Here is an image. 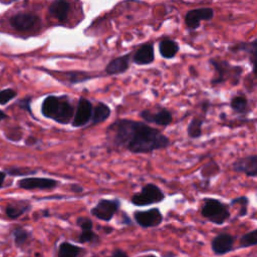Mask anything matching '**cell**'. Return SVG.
<instances>
[{
  "mask_svg": "<svg viewBox=\"0 0 257 257\" xmlns=\"http://www.w3.org/2000/svg\"><path fill=\"white\" fill-rule=\"evenodd\" d=\"M108 140L134 154H148L170 146V140L161 131L145 122L127 118L113 121L106 130Z\"/></svg>",
  "mask_w": 257,
  "mask_h": 257,
  "instance_id": "6da1fadb",
  "label": "cell"
},
{
  "mask_svg": "<svg viewBox=\"0 0 257 257\" xmlns=\"http://www.w3.org/2000/svg\"><path fill=\"white\" fill-rule=\"evenodd\" d=\"M41 112L45 117L61 124H67L73 118L74 107L65 95H48L42 102Z\"/></svg>",
  "mask_w": 257,
  "mask_h": 257,
  "instance_id": "7a4b0ae2",
  "label": "cell"
},
{
  "mask_svg": "<svg viewBox=\"0 0 257 257\" xmlns=\"http://www.w3.org/2000/svg\"><path fill=\"white\" fill-rule=\"evenodd\" d=\"M201 215L213 224L223 225L230 218L229 206L219 199L205 198L201 207Z\"/></svg>",
  "mask_w": 257,
  "mask_h": 257,
  "instance_id": "3957f363",
  "label": "cell"
},
{
  "mask_svg": "<svg viewBox=\"0 0 257 257\" xmlns=\"http://www.w3.org/2000/svg\"><path fill=\"white\" fill-rule=\"evenodd\" d=\"M215 68L217 75L212 79L211 83L213 85L230 80L233 85H237L240 81L241 74L243 72V67L238 65H232L227 60L220 58H211L209 61Z\"/></svg>",
  "mask_w": 257,
  "mask_h": 257,
  "instance_id": "277c9868",
  "label": "cell"
},
{
  "mask_svg": "<svg viewBox=\"0 0 257 257\" xmlns=\"http://www.w3.org/2000/svg\"><path fill=\"white\" fill-rule=\"evenodd\" d=\"M165 199V194L161 188L153 183L145 185L142 190L133 195L131 198V203L138 207L149 206L152 204L161 203Z\"/></svg>",
  "mask_w": 257,
  "mask_h": 257,
  "instance_id": "5b68a950",
  "label": "cell"
},
{
  "mask_svg": "<svg viewBox=\"0 0 257 257\" xmlns=\"http://www.w3.org/2000/svg\"><path fill=\"white\" fill-rule=\"evenodd\" d=\"M120 207L118 199H100L96 205L90 209V214L104 222H109L117 213Z\"/></svg>",
  "mask_w": 257,
  "mask_h": 257,
  "instance_id": "8992f818",
  "label": "cell"
},
{
  "mask_svg": "<svg viewBox=\"0 0 257 257\" xmlns=\"http://www.w3.org/2000/svg\"><path fill=\"white\" fill-rule=\"evenodd\" d=\"M134 219L138 225L143 228H152L161 225L163 222V214L159 208L154 207L147 211H135Z\"/></svg>",
  "mask_w": 257,
  "mask_h": 257,
  "instance_id": "52a82bcc",
  "label": "cell"
},
{
  "mask_svg": "<svg viewBox=\"0 0 257 257\" xmlns=\"http://www.w3.org/2000/svg\"><path fill=\"white\" fill-rule=\"evenodd\" d=\"M214 17V10L210 7H202L192 9L185 15V24L190 29L199 27L201 21H209Z\"/></svg>",
  "mask_w": 257,
  "mask_h": 257,
  "instance_id": "ba28073f",
  "label": "cell"
},
{
  "mask_svg": "<svg viewBox=\"0 0 257 257\" xmlns=\"http://www.w3.org/2000/svg\"><path fill=\"white\" fill-rule=\"evenodd\" d=\"M18 187L25 190H51L59 185V182L50 178H37L29 177L23 178L17 182Z\"/></svg>",
  "mask_w": 257,
  "mask_h": 257,
  "instance_id": "9c48e42d",
  "label": "cell"
},
{
  "mask_svg": "<svg viewBox=\"0 0 257 257\" xmlns=\"http://www.w3.org/2000/svg\"><path fill=\"white\" fill-rule=\"evenodd\" d=\"M92 103L85 97H80L73 114L71 123L75 127L85 125L91 118Z\"/></svg>",
  "mask_w": 257,
  "mask_h": 257,
  "instance_id": "30bf717a",
  "label": "cell"
},
{
  "mask_svg": "<svg viewBox=\"0 0 257 257\" xmlns=\"http://www.w3.org/2000/svg\"><path fill=\"white\" fill-rule=\"evenodd\" d=\"M235 238L228 233H220L211 241V248L215 255L222 256L233 250Z\"/></svg>",
  "mask_w": 257,
  "mask_h": 257,
  "instance_id": "8fae6325",
  "label": "cell"
},
{
  "mask_svg": "<svg viewBox=\"0 0 257 257\" xmlns=\"http://www.w3.org/2000/svg\"><path fill=\"white\" fill-rule=\"evenodd\" d=\"M76 224L81 229V233L77 237V242L93 243L99 239L97 234H95L93 231V222L89 217H78L76 219Z\"/></svg>",
  "mask_w": 257,
  "mask_h": 257,
  "instance_id": "7c38bea8",
  "label": "cell"
},
{
  "mask_svg": "<svg viewBox=\"0 0 257 257\" xmlns=\"http://www.w3.org/2000/svg\"><path fill=\"white\" fill-rule=\"evenodd\" d=\"M140 116L147 122L156 123L162 126H167L173 121L172 112L166 108H162L157 112H153L149 109H144L140 112Z\"/></svg>",
  "mask_w": 257,
  "mask_h": 257,
  "instance_id": "4fadbf2b",
  "label": "cell"
},
{
  "mask_svg": "<svg viewBox=\"0 0 257 257\" xmlns=\"http://www.w3.org/2000/svg\"><path fill=\"white\" fill-rule=\"evenodd\" d=\"M39 17L33 13H18L11 17L10 24L13 28L20 31H27L36 26Z\"/></svg>",
  "mask_w": 257,
  "mask_h": 257,
  "instance_id": "5bb4252c",
  "label": "cell"
},
{
  "mask_svg": "<svg viewBox=\"0 0 257 257\" xmlns=\"http://www.w3.org/2000/svg\"><path fill=\"white\" fill-rule=\"evenodd\" d=\"M233 171L237 173H244L247 177L257 176V156L251 155L238 159L232 166Z\"/></svg>",
  "mask_w": 257,
  "mask_h": 257,
  "instance_id": "9a60e30c",
  "label": "cell"
},
{
  "mask_svg": "<svg viewBox=\"0 0 257 257\" xmlns=\"http://www.w3.org/2000/svg\"><path fill=\"white\" fill-rule=\"evenodd\" d=\"M131 57H132V53H126L124 55L118 56V57L110 60L105 67L106 74L116 75V74L125 72L130 67Z\"/></svg>",
  "mask_w": 257,
  "mask_h": 257,
  "instance_id": "2e32d148",
  "label": "cell"
},
{
  "mask_svg": "<svg viewBox=\"0 0 257 257\" xmlns=\"http://www.w3.org/2000/svg\"><path fill=\"white\" fill-rule=\"evenodd\" d=\"M71 6L66 0H54L48 7V12L60 22L68 19Z\"/></svg>",
  "mask_w": 257,
  "mask_h": 257,
  "instance_id": "e0dca14e",
  "label": "cell"
},
{
  "mask_svg": "<svg viewBox=\"0 0 257 257\" xmlns=\"http://www.w3.org/2000/svg\"><path fill=\"white\" fill-rule=\"evenodd\" d=\"M154 60H155V52H154V46L152 44L142 45L133 54V62L138 65L151 64Z\"/></svg>",
  "mask_w": 257,
  "mask_h": 257,
  "instance_id": "ac0fdd59",
  "label": "cell"
},
{
  "mask_svg": "<svg viewBox=\"0 0 257 257\" xmlns=\"http://www.w3.org/2000/svg\"><path fill=\"white\" fill-rule=\"evenodd\" d=\"M256 48H257V41L254 39L252 42H242V43H236L231 46H229V50L231 52H239V51H245L249 54L251 64L255 66V61H256Z\"/></svg>",
  "mask_w": 257,
  "mask_h": 257,
  "instance_id": "d6986e66",
  "label": "cell"
},
{
  "mask_svg": "<svg viewBox=\"0 0 257 257\" xmlns=\"http://www.w3.org/2000/svg\"><path fill=\"white\" fill-rule=\"evenodd\" d=\"M110 115V108L107 104L98 101L95 106H92L91 112V124H98L103 122Z\"/></svg>",
  "mask_w": 257,
  "mask_h": 257,
  "instance_id": "ffe728a7",
  "label": "cell"
},
{
  "mask_svg": "<svg viewBox=\"0 0 257 257\" xmlns=\"http://www.w3.org/2000/svg\"><path fill=\"white\" fill-rule=\"evenodd\" d=\"M159 51L166 59L174 58L179 51V44L172 39H164L159 44Z\"/></svg>",
  "mask_w": 257,
  "mask_h": 257,
  "instance_id": "44dd1931",
  "label": "cell"
},
{
  "mask_svg": "<svg viewBox=\"0 0 257 257\" xmlns=\"http://www.w3.org/2000/svg\"><path fill=\"white\" fill-rule=\"evenodd\" d=\"M82 251V248L69 242H62L58 246L57 257H77Z\"/></svg>",
  "mask_w": 257,
  "mask_h": 257,
  "instance_id": "7402d4cb",
  "label": "cell"
},
{
  "mask_svg": "<svg viewBox=\"0 0 257 257\" xmlns=\"http://www.w3.org/2000/svg\"><path fill=\"white\" fill-rule=\"evenodd\" d=\"M64 75L69 84L83 82L94 77L93 75H90L84 71H67V72H64Z\"/></svg>",
  "mask_w": 257,
  "mask_h": 257,
  "instance_id": "603a6c76",
  "label": "cell"
},
{
  "mask_svg": "<svg viewBox=\"0 0 257 257\" xmlns=\"http://www.w3.org/2000/svg\"><path fill=\"white\" fill-rule=\"evenodd\" d=\"M231 108L238 113H245L248 111V100L245 95L239 94L232 97L230 102Z\"/></svg>",
  "mask_w": 257,
  "mask_h": 257,
  "instance_id": "cb8c5ba5",
  "label": "cell"
},
{
  "mask_svg": "<svg viewBox=\"0 0 257 257\" xmlns=\"http://www.w3.org/2000/svg\"><path fill=\"white\" fill-rule=\"evenodd\" d=\"M30 206L25 203H20V204H10L6 208V214L9 218L11 219H16L20 217L23 213H25Z\"/></svg>",
  "mask_w": 257,
  "mask_h": 257,
  "instance_id": "d4e9b609",
  "label": "cell"
},
{
  "mask_svg": "<svg viewBox=\"0 0 257 257\" xmlns=\"http://www.w3.org/2000/svg\"><path fill=\"white\" fill-rule=\"evenodd\" d=\"M202 125H203V119L200 117H194L191 119L188 128H187V133L188 136L192 139H197L199 137H201L202 135Z\"/></svg>",
  "mask_w": 257,
  "mask_h": 257,
  "instance_id": "484cf974",
  "label": "cell"
},
{
  "mask_svg": "<svg viewBox=\"0 0 257 257\" xmlns=\"http://www.w3.org/2000/svg\"><path fill=\"white\" fill-rule=\"evenodd\" d=\"M257 244V229H253L244 235H242L239 239V247L247 248L252 247Z\"/></svg>",
  "mask_w": 257,
  "mask_h": 257,
  "instance_id": "4316f807",
  "label": "cell"
},
{
  "mask_svg": "<svg viewBox=\"0 0 257 257\" xmlns=\"http://www.w3.org/2000/svg\"><path fill=\"white\" fill-rule=\"evenodd\" d=\"M248 204H249V199L246 196H241V197H237L231 200L230 202V206H236L239 205V211H238V215L237 217H244L247 215L248 213Z\"/></svg>",
  "mask_w": 257,
  "mask_h": 257,
  "instance_id": "83f0119b",
  "label": "cell"
},
{
  "mask_svg": "<svg viewBox=\"0 0 257 257\" xmlns=\"http://www.w3.org/2000/svg\"><path fill=\"white\" fill-rule=\"evenodd\" d=\"M12 233H13L14 241L17 246H22L29 237V233L23 228H17Z\"/></svg>",
  "mask_w": 257,
  "mask_h": 257,
  "instance_id": "f1b7e54d",
  "label": "cell"
},
{
  "mask_svg": "<svg viewBox=\"0 0 257 257\" xmlns=\"http://www.w3.org/2000/svg\"><path fill=\"white\" fill-rule=\"evenodd\" d=\"M15 96H16V91L11 88L0 90V104L7 103L10 99L14 98Z\"/></svg>",
  "mask_w": 257,
  "mask_h": 257,
  "instance_id": "f546056e",
  "label": "cell"
},
{
  "mask_svg": "<svg viewBox=\"0 0 257 257\" xmlns=\"http://www.w3.org/2000/svg\"><path fill=\"white\" fill-rule=\"evenodd\" d=\"M36 171L35 170H29V169H10L8 170V174L10 175H20V176H25V175H32L35 174Z\"/></svg>",
  "mask_w": 257,
  "mask_h": 257,
  "instance_id": "4dcf8cb0",
  "label": "cell"
},
{
  "mask_svg": "<svg viewBox=\"0 0 257 257\" xmlns=\"http://www.w3.org/2000/svg\"><path fill=\"white\" fill-rule=\"evenodd\" d=\"M106 257H128V255L121 249H115L110 255H108Z\"/></svg>",
  "mask_w": 257,
  "mask_h": 257,
  "instance_id": "1f68e13d",
  "label": "cell"
},
{
  "mask_svg": "<svg viewBox=\"0 0 257 257\" xmlns=\"http://www.w3.org/2000/svg\"><path fill=\"white\" fill-rule=\"evenodd\" d=\"M70 190H71L73 193H82L83 188H82V186H80V185H78V184H71Z\"/></svg>",
  "mask_w": 257,
  "mask_h": 257,
  "instance_id": "d6a6232c",
  "label": "cell"
},
{
  "mask_svg": "<svg viewBox=\"0 0 257 257\" xmlns=\"http://www.w3.org/2000/svg\"><path fill=\"white\" fill-rule=\"evenodd\" d=\"M37 143V140L34 139V138H29L27 141H26V144L27 145H34Z\"/></svg>",
  "mask_w": 257,
  "mask_h": 257,
  "instance_id": "836d02e7",
  "label": "cell"
},
{
  "mask_svg": "<svg viewBox=\"0 0 257 257\" xmlns=\"http://www.w3.org/2000/svg\"><path fill=\"white\" fill-rule=\"evenodd\" d=\"M4 179H5V173H4V172H0V188H1L2 185H3Z\"/></svg>",
  "mask_w": 257,
  "mask_h": 257,
  "instance_id": "e575fe53",
  "label": "cell"
},
{
  "mask_svg": "<svg viewBox=\"0 0 257 257\" xmlns=\"http://www.w3.org/2000/svg\"><path fill=\"white\" fill-rule=\"evenodd\" d=\"M163 257H176V255L174 253H172V252H168Z\"/></svg>",
  "mask_w": 257,
  "mask_h": 257,
  "instance_id": "d590c367",
  "label": "cell"
},
{
  "mask_svg": "<svg viewBox=\"0 0 257 257\" xmlns=\"http://www.w3.org/2000/svg\"><path fill=\"white\" fill-rule=\"evenodd\" d=\"M6 117V114L2 111V110H0V120H2V119H4Z\"/></svg>",
  "mask_w": 257,
  "mask_h": 257,
  "instance_id": "8d00e7d4",
  "label": "cell"
},
{
  "mask_svg": "<svg viewBox=\"0 0 257 257\" xmlns=\"http://www.w3.org/2000/svg\"><path fill=\"white\" fill-rule=\"evenodd\" d=\"M141 257H157L156 255H153V254H150V255H146V256H141Z\"/></svg>",
  "mask_w": 257,
  "mask_h": 257,
  "instance_id": "74e56055",
  "label": "cell"
}]
</instances>
